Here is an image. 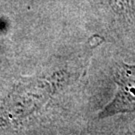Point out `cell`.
Here are the masks:
<instances>
[{
	"label": "cell",
	"instance_id": "obj_2",
	"mask_svg": "<svg viewBox=\"0 0 135 135\" xmlns=\"http://www.w3.org/2000/svg\"><path fill=\"white\" fill-rule=\"evenodd\" d=\"M112 10L128 25L135 24V0H107Z\"/></svg>",
	"mask_w": 135,
	"mask_h": 135
},
{
	"label": "cell",
	"instance_id": "obj_1",
	"mask_svg": "<svg viewBox=\"0 0 135 135\" xmlns=\"http://www.w3.org/2000/svg\"><path fill=\"white\" fill-rule=\"evenodd\" d=\"M117 85L115 96L101 112L100 117L135 112V64H123L119 68Z\"/></svg>",
	"mask_w": 135,
	"mask_h": 135
}]
</instances>
